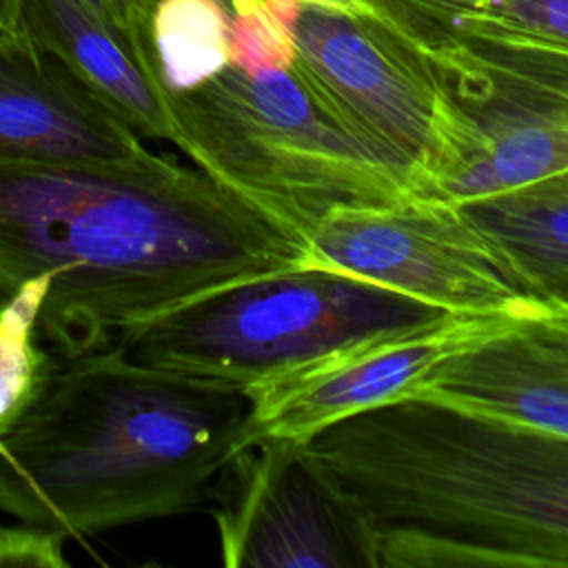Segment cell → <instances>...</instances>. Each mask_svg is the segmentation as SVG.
I'll use <instances>...</instances> for the list:
<instances>
[{
    "label": "cell",
    "mask_w": 568,
    "mask_h": 568,
    "mask_svg": "<svg viewBox=\"0 0 568 568\" xmlns=\"http://www.w3.org/2000/svg\"><path fill=\"white\" fill-rule=\"evenodd\" d=\"M306 240L197 166L0 164V295L38 280V331L58 355L217 288L304 266Z\"/></svg>",
    "instance_id": "cell-1"
},
{
    "label": "cell",
    "mask_w": 568,
    "mask_h": 568,
    "mask_svg": "<svg viewBox=\"0 0 568 568\" xmlns=\"http://www.w3.org/2000/svg\"><path fill=\"white\" fill-rule=\"evenodd\" d=\"M304 446L373 568L568 566L564 435L408 397Z\"/></svg>",
    "instance_id": "cell-2"
},
{
    "label": "cell",
    "mask_w": 568,
    "mask_h": 568,
    "mask_svg": "<svg viewBox=\"0 0 568 568\" xmlns=\"http://www.w3.org/2000/svg\"><path fill=\"white\" fill-rule=\"evenodd\" d=\"M257 442L246 390L113 346L53 353L36 397L0 433V510L67 539L180 515Z\"/></svg>",
    "instance_id": "cell-3"
},
{
    "label": "cell",
    "mask_w": 568,
    "mask_h": 568,
    "mask_svg": "<svg viewBox=\"0 0 568 568\" xmlns=\"http://www.w3.org/2000/svg\"><path fill=\"white\" fill-rule=\"evenodd\" d=\"M175 146L197 169L304 237L335 213L408 193L375 149L288 64H224L164 98Z\"/></svg>",
    "instance_id": "cell-4"
},
{
    "label": "cell",
    "mask_w": 568,
    "mask_h": 568,
    "mask_svg": "<svg viewBox=\"0 0 568 568\" xmlns=\"http://www.w3.org/2000/svg\"><path fill=\"white\" fill-rule=\"evenodd\" d=\"M444 315L366 280L304 264L175 306L126 328L113 348L144 366L248 393L342 344Z\"/></svg>",
    "instance_id": "cell-5"
},
{
    "label": "cell",
    "mask_w": 568,
    "mask_h": 568,
    "mask_svg": "<svg viewBox=\"0 0 568 568\" xmlns=\"http://www.w3.org/2000/svg\"><path fill=\"white\" fill-rule=\"evenodd\" d=\"M264 2L297 71L415 195L459 131V109L426 49L377 0Z\"/></svg>",
    "instance_id": "cell-6"
},
{
    "label": "cell",
    "mask_w": 568,
    "mask_h": 568,
    "mask_svg": "<svg viewBox=\"0 0 568 568\" xmlns=\"http://www.w3.org/2000/svg\"><path fill=\"white\" fill-rule=\"evenodd\" d=\"M306 264L366 280L446 313L548 311L464 213L442 200L406 195L335 213L306 235Z\"/></svg>",
    "instance_id": "cell-7"
},
{
    "label": "cell",
    "mask_w": 568,
    "mask_h": 568,
    "mask_svg": "<svg viewBox=\"0 0 568 568\" xmlns=\"http://www.w3.org/2000/svg\"><path fill=\"white\" fill-rule=\"evenodd\" d=\"M517 317L524 315L446 313L304 359L248 390L260 439L306 442L346 417L408 399L442 362Z\"/></svg>",
    "instance_id": "cell-8"
},
{
    "label": "cell",
    "mask_w": 568,
    "mask_h": 568,
    "mask_svg": "<svg viewBox=\"0 0 568 568\" xmlns=\"http://www.w3.org/2000/svg\"><path fill=\"white\" fill-rule=\"evenodd\" d=\"M226 473L215 510L226 568H373L355 519L304 442L264 437Z\"/></svg>",
    "instance_id": "cell-9"
},
{
    "label": "cell",
    "mask_w": 568,
    "mask_h": 568,
    "mask_svg": "<svg viewBox=\"0 0 568 568\" xmlns=\"http://www.w3.org/2000/svg\"><path fill=\"white\" fill-rule=\"evenodd\" d=\"M142 138L18 27L0 31V164L122 162Z\"/></svg>",
    "instance_id": "cell-10"
},
{
    "label": "cell",
    "mask_w": 568,
    "mask_h": 568,
    "mask_svg": "<svg viewBox=\"0 0 568 568\" xmlns=\"http://www.w3.org/2000/svg\"><path fill=\"white\" fill-rule=\"evenodd\" d=\"M413 397L568 437V313L517 317L442 362Z\"/></svg>",
    "instance_id": "cell-11"
},
{
    "label": "cell",
    "mask_w": 568,
    "mask_h": 568,
    "mask_svg": "<svg viewBox=\"0 0 568 568\" xmlns=\"http://www.w3.org/2000/svg\"><path fill=\"white\" fill-rule=\"evenodd\" d=\"M16 27L140 138L175 142L164 95L146 64V36L84 0H20Z\"/></svg>",
    "instance_id": "cell-12"
},
{
    "label": "cell",
    "mask_w": 568,
    "mask_h": 568,
    "mask_svg": "<svg viewBox=\"0 0 568 568\" xmlns=\"http://www.w3.org/2000/svg\"><path fill=\"white\" fill-rule=\"evenodd\" d=\"M455 206L537 304L568 313V191L535 184Z\"/></svg>",
    "instance_id": "cell-13"
},
{
    "label": "cell",
    "mask_w": 568,
    "mask_h": 568,
    "mask_svg": "<svg viewBox=\"0 0 568 568\" xmlns=\"http://www.w3.org/2000/svg\"><path fill=\"white\" fill-rule=\"evenodd\" d=\"M144 49L164 98L197 87L229 62V4L158 0L149 16Z\"/></svg>",
    "instance_id": "cell-14"
},
{
    "label": "cell",
    "mask_w": 568,
    "mask_h": 568,
    "mask_svg": "<svg viewBox=\"0 0 568 568\" xmlns=\"http://www.w3.org/2000/svg\"><path fill=\"white\" fill-rule=\"evenodd\" d=\"M40 302L42 286L29 280L0 311V433L36 397L53 355L38 331Z\"/></svg>",
    "instance_id": "cell-15"
},
{
    "label": "cell",
    "mask_w": 568,
    "mask_h": 568,
    "mask_svg": "<svg viewBox=\"0 0 568 568\" xmlns=\"http://www.w3.org/2000/svg\"><path fill=\"white\" fill-rule=\"evenodd\" d=\"M444 33H459L568 58V0H488L484 11L462 20Z\"/></svg>",
    "instance_id": "cell-16"
},
{
    "label": "cell",
    "mask_w": 568,
    "mask_h": 568,
    "mask_svg": "<svg viewBox=\"0 0 568 568\" xmlns=\"http://www.w3.org/2000/svg\"><path fill=\"white\" fill-rule=\"evenodd\" d=\"M67 537L53 528L22 521L0 526V568H69Z\"/></svg>",
    "instance_id": "cell-17"
},
{
    "label": "cell",
    "mask_w": 568,
    "mask_h": 568,
    "mask_svg": "<svg viewBox=\"0 0 568 568\" xmlns=\"http://www.w3.org/2000/svg\"><path fill=\"white\" fill-rule=\"evenodd\" d=\"M382 2L413 36L426 40L457 27L486 9L488 0H377Z\"/></svg>",
    "instance_id": "cell-18"
},
{
    "label": "cell",
    "mask_w": 568,
    "mask_h": 568,
    "mask_svg": "<svg viewBox=\"0 0 568 568\" xmlns=\"http://www.w3.org/2000/svg\"><path fill=\"white\" fill-rule=\"evenodd\" d=\"M95 11L113 18L122 27L131 29L133 33L146 36L149 16L158 0H84Z\"/></svg>",
    "instance_id": "cell-19"
},
{
    "label": "cell",
    "mask_w": 568,
    "mask_h": 568,
    "mask_svg": "<svg viewBox=\"0 0 568 568\" xmlns=\"http://www.w3.org/2000/svg\"><path fill=\"white\" fill-rule=\"evenodd\" d=\"M18 11H20V0H0V31L16 27Z\"/></svg>",
    "instance_id": "cell-20"
},
{
    "label": "cell",
    "mask_w": 568,
    "mask_h": 568,
    "mask_svg": "<svg viewBox=\"0 0 568 568\" xmlns=\"http://www.w3.org/2000/svg\"><path fill=\"white\" fill-rule=\"evenodd\" d=\"M539 184L552 186V189H559V191H568V171L561 173V175H557V178H550V180H546V182H539Z\"/></svg>",
    "instance_id": "cell-21"
},
{
    "label": "cell",
    "mask_w": 568,
    "mask_h": 568,
    "mask_svg": "<svg viewBox=\"0 0 568 568\" xmlns=\"http://www.w3.org/2000/svg\"><path fill=\"white\" fill-rule=\"evenodd\" d=\"M320 2H351V0H320Z\"/></svg>",
    "instance_id": "cell-22"
},
{
    "label": "cell",
    "mask_w": 568,
    "mask_h": 568,
    "mask_svg": "<svg viewBox=\"0 0 568 568\" xmlns=\"http://www.w3.org/2000/svg\"><path fill=\"white\" fill-rule=\"evenodd\" d=\"M4 302H7V297H4V295H0V311H2V306H4Z\"/></svg>",
    "instance_id": "cell-23"
}]
</instances>
